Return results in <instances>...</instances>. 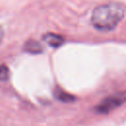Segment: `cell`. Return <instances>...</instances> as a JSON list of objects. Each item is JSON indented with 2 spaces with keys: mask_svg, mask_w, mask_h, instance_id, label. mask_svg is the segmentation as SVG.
<instances>
[{
  "mask_svg": "<svg viewBox=\"0 0 126 126\" xmlns=\"http://www.w3.org/2000/svg\"><path fill=\"white\" fill-rule=\"evenodd\" d=\"M124 17V7L118 3H107L96 7L91 17L93 26L102 32L115 29Z\"/></svg>",
  "mask_w": 126,
  "mask_h": 126,
  "instance_id": "1",
  "label": "cell"
},
{
  "mask_svg": "<svg viewBox=\"0 0 126 126\" xmlns=\"http://www.w3.org/2000/svg\"><path fill=\"white\" fill-rule=\"evenodd\" d=\"M124 102H126V92L114 94L101 100L95 106V111L99 114H107Z\"/></svg>",
  "mask_w": 126,
  "mask_h": 126,
  "instance_id": "2",
  "label": "cell"
},
{
  "mask_svg": "<svg viewBox=\"0 0 126 126\" xmlns=\"http://www.w3.org/2000/svg\"><path fill=\"white\" fill-rule=\"evenodd\" d=\"M24 50L29 52V53H32V54H38V53H41L43 51V48L40 45V43L37 42L36 40L30 39L25 43Z\"/></svg>",
  "mask_w": 126,
  "mask_h": 126,
  "instance_id": "3",
  "label": "cell"
},
{
  "mask_svg": "<svg viewBox=\"0 0 126 126\" xmlns=\"http://www.w3.org/2000/svg\"><path fill=\"white\" fill-rule=\"evenodd\" d=\"M43 39L52 47H59L64 42V38L55 33H47L43 36Z\"/></svg>",
  "mask_w": 126,
  "mask_h": 126,
  "instance_id": "4",
  "label": "cell"
},
{
  "mask_svg": "<svg viewBox=\"0 0 126 126\" xmlns=\"http://www.w3.org/2000/svg\"><path fill=\"white\" fill-rule=\"evenodd\" d=\"M54 96L60 100V101H63V102H71V101H74L75 100V96L72 95L71 94H68L67 92L59 89V88H56L54 90Z\"/></svg>",
  "mask_w": 126,
  "mask_h": 126,
  "instance_id": "5",
  "label": "cell"
},
{
  "mask_svg": "<svg viewBox=\"0 0 126 126\" xmlns=\"http://www.w3.org/2000/svg\"><path fill=\"white\" fill-rule=\"evenodd\" d=\"M10 78V71H9V68L2 64L0 65V81L2 82H6L8 81Z\"/></svg>",
  "mask_w": 126,
  "mask_h": 126,
  "instance_id": "6",
  "label": "cell"
},
{
  "mask_svg": "<svg viewBox=\"0 0 126 126\" xmlns=\"http://www.w3.org/2000/svg\"><path fill=\"white\" fill-rule=\"evenodd\" d=\"M3 36H4V31H3V28L0 26V43L3 39Z\"/></svg>",
  "mask_w": 126,
  "mask_h": 126,
  "instance_id": "7",
  "label": "cell"
}]
</instances>
